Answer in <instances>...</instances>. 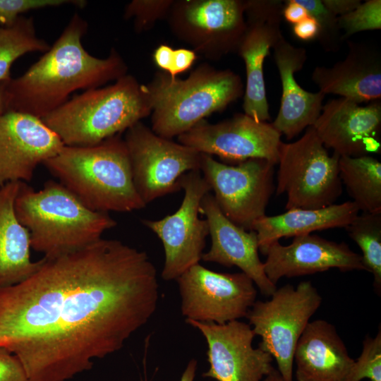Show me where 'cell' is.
Segmentation results:
<instances>
[{
  "label": "cell",
  "instance_id": "cell-1",
  "mask_svg": "<svg viewBox=\"0 0 381 381\" xmlns=\"http://www.w3.org/2000/svg\"><path fill=\"white\" fill-rule=\"evenodd\" d=\"M148 255L100 239L0 287V347L28 381H68L121 350L155 313L159 292Z\"/></svg>",
  "mask_w": 381,
  "mask_h": 381
},
{
  "label": "cell",
  "instance_id": "cell-2",
  "mask_svg": "<svg viewBox=\"0 0 381 381\" xmlns=\"http://www.w3.org/2000/svg\"><path fill=\"white\" fill-rule=\"evenodd\" d=\"M87 22L75 13L54 44L7 87V112L42 119L79 90L100 87L127 74L128 66L114 49L106 58L87 52L82 39Z\"/></svg>",
  "mask_w": 381,
  "mask_h": 381
},
{
  "label": "cell",
  "instance_id": "cell-3",
  "mask_svg": "<svg viewBox=\"0 0 381 381\" xmlns=\"http://www.w3.org/2000/svg\"><path fill=\"white\" fill-rule=\"evenodd\" d=\"M43 164L92 210L129 212L146 206L135 188L121 134L92 146L64 145Z\"/></svg>",
  "mask_w": 381,
  "mask_h": 381
},
{
  "label": "cell",
  "instance_id": "cell-4",
  "mask_svg": "<svg viewBox=\"0 0 381 381\" xmlns=\"http://www.w3.org/2000/svg\"><path fill=\"white\" fill-rule=\"evenodd\" d=\"M14 207L19 222L30 233L31 248L47 258L84 248L116 225L108 213L87 207L53 180L40 190L22 181Z\"/></svg>",
  "mask_w": 381,
  "mask_h": 381
},
{
  "label": "cell",
  "instance_id": "cell-5",
  "mask_svg": "<svg viewBox=\"0 0 381 381\" xmlns=\"http://www.w3.org/2000/svg\"><path fill=\"white\" fill-rule=\"evenodd\" d=\"M144 87L152 109L150 128L167 139L188 131L244 93L238 74L206 63L197 66L186 79L157 71Z\"/></svg>",
  "mask_w": 381,
  "mask_h": 381
},
{
  "label": "cell",
  "instance_id": "cell-6",
  "mask_svg": "<svg viewBox=\"0 0 381 381\" xmlns=\"http://www.w3.org/2000/svg\"><path fill=\"white\" fill-rule=\"evenodd\" d=\"M151 111L144 84L126 74L75 95L42 120L64 145L87 147L121 134Z\"/></svg>",
  "mask_w": 381,
  "mask_h": 381
},
{
  "label": "cell",
  "instance_id": "cell-7",
  "mask_svg": "<svg viewBox=\"0 0 381 381\" xmlns=\"http://www.w3.org/2000/svg\"><path fill=\"white\" fill-rule=\"evenodd\" d=\"M339 156L330 155L310 126L297 140L282 143L275 190L286 197L285 208L318 209L334 202L342 193Z\"/></svg>",
  "mask_w": 381,
  "mask_h": 381
},
{
  "label": "cell",
  "instance_id": "cell-8",
  "mask_svg": "<svg viewBox=\"0 0 381 381\" xmlns=\"http://www.w3.org/2000/svg\"><path fill=\"white\" fill-rule=\"evenodd\" d=\"M270 300L255 301L246 318L255 335L262 338L259 347L275 359L284 381H293L294 355L298 339L318 310L322 298L310 281L296 287L277 288Z\"/></svg>",
  "mask_w": 381,
  "mask_h": 381
},
{
  "label": "cell",
  "instance_id": "cell-9",
  "mask_svg": "<svg viewBox=\"0 0 381 381\" xmlns=\"http://www.w3.org/2000/svg\"><path fill=\"white\" fill-rule=\"evenodd\" d=\"M123 140L135 188L146 205L181 190V176L200 171V152L157 135L141 121L125 131Z\"/></svg>",
  "mask_w": 381,
  "mask_h": 381
},
{
  "label": "cell",
  "instance_id": "cell-10",
  "mask_svg": "<svg viewBox=\"0 0 381 381\" xmlns=\"http://www.w3.org/2000/svg\"><path fill=\"white\" fill-rule=\"evenodd\" d=\"M274 166L262 159L228 164L201 153L200 171L222 212L236 225L250 231L253 223L265 215L275 190Z\"/></svg>",
  "mask_w": 381,
  "mask_h": 381
},
{
  "label": "cell",
  "instance_id": "cell-11",
  "mask_svg": "<svg viewBox=\"0 0 381 381\" xmlns=\"http://www.w3.org/2000/svg\"><path fill=\"white\" fill-rule=\"evenodd\" d=\"M173 34L210 60L236 52L246 30L244 0H174Z\"/></svg>",
  "mask_w": 381,
  "mask_h": 381
},
{
  "label": "cell",
  "instance_id": "cell-12",
  "mask_svg": "<svg viewBox=\"0 0 381 381\" xmlns=\"http://www.w3.org/2000/svg\"><path fill=\"white\" fill-rule=\"evenodd\" d=\"M184 195L179 209L161 219H143L142 223L161 240L165 260L161 273L165 281L176 280L202 260L209 235L205 219L200 217V205L211 189L200 171L184 174L180 179Z\"/></svg>",
  "mask_w": 381,
  "mask_h": 381
},
{
  "label": "cell",
  "instance_id": "cell-13",
  "mask_svg": "<svg viewBox=\"0 0 381 381\" xmlns=\"http://www.w3.org/2000/svg\"><path fill=\"white\" fill-rule=\"evenodd\" d=\"M176 281L186 320L226 323L246 317L256 301L255 284L242 272H217L198 263Z\"/></svg>",
  "mask_w": 381,
  "mask_h": 381
},
{
  "label": "cell",
  "instance_id": "cell-14",
  "mask_svg": "<svg viewBox=\"0 0 381 381\" xmlns=\"http://www.w3.org/2000/svg\"><path fill=\"white\" fill-rule=\"evenodd\" d=\"M281 136L272 123L237 114L216 123L203 120L177 138L178 143L202 154L217 155L228 164L262 159L276 165Z\"/></svg>",
  "mask_w": 381,
  "mask_h": 381
},
{
  "label": "cell",
  "instance_id": "cell-15",
  "mask_svg": "<svg viewBox=\"0 0 381 381\" xmlns=\"http://www.w3.org/2000/svg\"><path fill=\"white\" fill-rule=\"evenodd\" d=\"M284 1L246 0V30L236 52L246 67L243 109L258 121L270 118L263 65L265 58L283 37L281 30Z\"/></svg>",
  "mask_w": 381,
  "mask_h": 381
},
{
  "label": "cell",
  "instance_id": "cell-16",
  "mask_svg": "<svg viewBox=\"0 0 381 381\" xmlns=\"http://www.w3.org/2000/svg\"><path fill=\"white\" fill-rule=\"evenodd\" d=\"M205 337L208 370L202 374L217 381H262L274 368L272 356L253 346L255 334L238 320L224 324L185 320Z\"/></svg>",
  "mask_w": 381,
  "mask_h": 381
},
{
  "label": "cell",
  "instance_id": "cell-17",
  "mask_svg": "<svg viewBox=\"0 0 381 381\" xmlns=\"http://www.w3.org/2000/svg\"><path fill=\"white\" fill-rule=\"evenodd\" d=\"M64 146L40 118L15 111L0 115V184L30 181L36 167Z\"/></svg>",
  "mask_w": 381,
  "mask_h": 381
},
{
  "label": "cell",
  "instance_id": "cell-18",
  "mask_svg": "<svg viewBox=\"0 0 381 381\" xmlns=\"http://www.w3.org/2000/svg\"><path fill=\"white\" fill-rule=\"evenodd\" d=\"M312 127L325 147L339 157L380 153V99L365 106L343 97L332 99Z\"/></svg>",
  "mask_w": 381,
  "mask_h": 381
},
{
  "label": "cell",
  "instance_id": "cell-19",
  "mask_svg": "<svg viewBox=\"0 0 381 381\" xmlns=\"http://www.w3.org/2000/svg\"><path fill=\"white\" fill-rule=\"evenodd\" d=\"M264 255L265 272L274 284L282 277L313 274L337 268L341 272L365 270L361 255L344 242L337 243L315 234L294 237L287 246L277 241Z\"/></svg>",
  "mask_w": 381,
  "mask_h": 381
},
{
  "label": "cell",
  "instance_id": "cell-20",
  "mask_svg": "<svg viewBox=\"0 0 381 381\" xmlns=\"http://www.w3.org/2000/svg\"><path fill=\"white\" fill-rule=\"evenodd\" d=\"M200 213L209 226L211 246L202 260L231 267L236 266L249 277L260 293L270 296L277 286L267 278L264 263L259 258L257 234L231 222L220 210L210 193L202 200Z\"/></svg>",
  "mask_w": 381,
  "mask_h": 381
},
{
  "label": "cell",
  "instance_id": "cell-21",
  "mask_svg": "<svg viewBox=\"0 0 381 381\" xmlns=\"http://www.w3.org/2000/svg\"><path fill=\"white\" fill-rule=\"evenodd\" d=\"M272 49L282 91L279 112L272 124L281 135L291 140L313 126L322 111L325 95L304 90L295 78V73L307 60L304 47L291 44L283 36Z\"/></svg>",
  "mask_w": 381,
  "mask_h": 381
},
{
  "label": "cell",
  "instance_id": "cell-22",
  "mask_svg": "<svg viewBox=\"0 0 381 381\" xmlns=\"http://www.w3.org/2000/svg\"><path fill=\"white\" fill-rule=\"evenodd\" d=\"M311 79L324 95L341 96L356 103L381 98V54L363 42H348V53L331 67L316 66Z\"/></svg>",
  "mask_w": 381,
  "mask_h": 381
},
{
  "label": "cell",
  "instance_id": "cell-23",
  "mask_svg": "<svg viewBox=\"0 0 381 381\" xmlns=\"http://www.w3.org/2000/svg\"><path fill=\"white\" fill-rule=\"evenodd\" d=\"M354 361L335 327L321 319L308 324L294 355L297 381H347Z\"/></svg>",
  "mask_w": 381,
  "mask_h": 381
},
{
  "label": "cell",
  "instance_id": "cell-24",
  "mask_svg": "<svg viewBox=\"0 0 381 381\" xmlns=\"http://www.w3.org/2000/svg\"><path fill=\"white\" fill-rule=\"evenodd\" d=\"M21 182L0 184V287L22 282L42 263V259L31 260L30 233L15 212V200Z\"/></svg>",
  "mask_w": 381,
  "mask_h": 381
},
{
  "label": "cell",
  "instance_id": "cell-25",
  "mask_svg": "<svg viewBox=\"0 0 381 381\" xmlns=\"http://www.w3.org/2000/svg\"><path fill=\"white\" fill-rule=\"evenodd\" d=\"M359 212L352 201L318 209L294 208L274 216L264 215L253 223L252 230L257 234L259 251L264 254L269 246L281 238L346 228Z\"/></svg>",
  "mask_w": 381,
  "mask_h": 381
},
{
  "label": "cell",
  "instance_id": "cell-26",
  "mask_svg": "<svg viewBox=\"0 0 381 381\" xmlns=\"http://www.w3.org/2000/svg\"><path fill=\"white\" fill-rule=\"evenodd\" d=\"M339 177L362 212H381V163L372 155L341 156Z\"/></svg>",
  "mask_w": 381,
  "mask_h": 381
},
{
  "label": "cell",
  "instance_id": "cell-27",
  "mask_svg": "<svg viewBox=\"0 0 381 381\" xmlns=\"http://www.w3.org/2000/svg\"><path fill=\"white\" fill-rule=\"evenodd\" d=\"M49 48L37 35L32 17L22 16L11 26L0 25V82L12 78L11 68L18 58L30 52H46Z\"/></svg>",
  "mask_w": 381,
  "mask_h": 381
},
{
  "label": "cell",
  "instance_id": "cell-28",
  "mask_svg": "<svg viewBox=\"0 0 381 381\" xmlns=\"http://www.w3.org/2000/svg\"><path fill=\"white\" fill-rule=\"evenodd\" d=\"M361 250L365 271L373 276V286L381 292V212L358 214L345 228Z\"/></svg>",
  "mask_w": 381,
  "mask_h": 381
},
{
  "label": "cell",
  "instance_id": "cell-29",
  "mask_svg": "<svg viewBox=\"0 0 381 381\" xmlns=\"http://www.w3.org/2000/svg\"><path fill=\"white\" fill-rule=\"evenodd\" d=\"M306 10L308 16L318 23L317 39L326 52H337L344 40L338 23V17L329 11L322 0H297Z\"/></svg>",
  "mask_w": 381,
  "mask_h": 381
},
{
  "label": "cell",
  "instance_id": "cell-30",
  "mask_svg": "<svg viewBox=\"0 0 381 381\" xmlns=\"http://www.w3.org/2000/svg\"><path fill=\"white\" fill-rule=\"evenodd\" d=\"M343 39L363 31L381 29V1L367 0L353 11L338 17Z\"/></svg>",
  "mask_w": 381,
  "mask_h": 381
},
{
  "label": "cell",
  "instance_id": "cell-31",
  "mask_svg": "<svg viewBox=\"0 0 381 381\" xmlns=\"http://www.w3.org/2000/svg\"><path fill=\"white\" fill-rule=\"evenodd\" d=\"M381 381V330L375 337L366 335L360 356L354 361L347 381Z\"/></svg>",
  "mask_w": 381,
  "mask_h": 381
},
{
  "label": "cell",
  "instance_id": "cell-32",
  "mask_svg": "<svg viewBox=\"0 0 381 381\" xmlns=\"http://www.w3.org/2000/svg\"><path fill=\"white\" fill-rule=\"evenodd\" d=\"M174 0H133L124 10L126 19H133L135 30H150L159 20L167 18Z\"/></svg>",
  "mask_w": 381,
  "mask_h": 381
},
{
  "label": "cell",
  "instance_id": "cell-33",
  "mask_svg": "<svg viewBox=\"0 0 381 381\" xmlns=\"http://www.w3.org/2000/svg\"><path fill=\"white\" fill-rule=\"evenodd\" d=\"M73 5L84 8V0H0V25H12L21 15L30 11L49 7Z\"/></svg>",
  "mask_w": 381,
  "mask_h": 381
},
{
  "label": "cell",
  "instance_id": "cell-34",
  "mask_svg": "<svg viewBox=\"0 0 381 381\" xmlns=\"http://www.w3.org/2000/svg\"><path fill=\"white\" fill-rule=\"evenodd\" d=\"M0 381H28L20 360L4 347H0Z\"/></svg>",
  "mask_w": 381,
  "mask_h": 381
},
{
  "label": "cell",
  "instance_id": "cell-35",
  "mask_svg": "<svg viewBox=\"0 0 381 381\" xmlns=\"http://www.w3.org/2000/svg\"><path fill=\"white\" fill-rule=\"evenodd\" d=\"M197 59V53L190 49L179 48L174 49L171 64L167 74L171 78H176L178 74L190 68Z\"/></svg>",
  "mask_w": 381,
  "mask_h": 381
},
{
  "label": "cell",
  "instance_id": "cell-36",
  "mask_svg": "<svg viewBox=\"0 0 381 381\" xmlns=\"http://www.w3.org/2000/svg\"><path fill=\"white\" fill-rule=\"evenodd\" d=\"M318 32L319 28L318 23L310 16L293 26L294 35L302 40H310L317 38Z\"/></svg>",
  "mask_w": 381,
  "mask_h": 381
},
{
  "label": "cell",
  "instance_id": "cell-37",
  "mask_svg": "<svg viewBox=\"0 0 381 381\" xmlns=\"http://www.w3.org/2000/svg\"><path fill=\"white\" fill-rule=\"evenodd\" d=\"M308 16L306 10L297 0L284 1L282 18L289 23L295 25Z\"/></svg>",
  "mask_w": 381,
  "mask_h": 381
},
{
  "label": "cell",
  "instance_id": "cell-38",
  "mask_svg": "<svg viewBox=\"0 0 381 381\" xmlns=\"http://www.w3.org/2000/svg\"><path fill=\"white\" fill-rule=\"evenodd\" d=\"M325 7L337 17L345 15L361 4V0H322Z\"/></svg>",
  "mask_w": 381,
  "mask_h": 381
},
{
  "label": "cell",
  "instance_id": "cell-39",
  "mask_svg": "<svg viewBox=\"0 0 381 381\" xmlns=\"http://www.w3.org/2000/svg\"><path fill=\"white\" fill-rule=\"evenodd\" d=\"M173 51L169 45L162 44L156 47L152 55L155 65L167 73L171 67Z\"/></svg>",
  "mask_w": 381,
  "mask_h": 381
},
{
  "label": "cell",
  "instance_id": "cell-40",
  "mask_svg": "<svg viewBox=\"0 0 381 381\" xmlns=\"http://www.w3.org/2000/svg\"><path fill=\"white\" fill-rule=\"evenodd\" d=\"M198 368V361L191 359L188 363L179 381H193L195 377Z\"/></svg>",
  "mask_w": 381,
  "mask_h": 381
},
{
  "label": "cell",
  "instance_id": "cell-41",
  "mask_svg": "<svg viewBox=\"0 0 381 381\" xmlns=\"http://www.w3.org/2000/svg\"><path fill=\"white\" fill-rule=\"evenodd\" d=\"M9 80L0 82V115L7 112V87Z\"/></svg>",
  "mask_w": 381,
  "mask_h": 381
},
{
  "label": "cell",
  "instance_id": "cell-42",
  "mask_svg": "<svg viewBox=\"0 0 381 381\" xmlns=\"http://www.w3.org/2000/svg\"><path fill=\"white\" fill-rule=\"evenodd\" d=\"M262 381H284L279 370L273 368Z\"/></svg>",
  "mask_w": 381,
  "mask_h": 381
}]
</instances>
